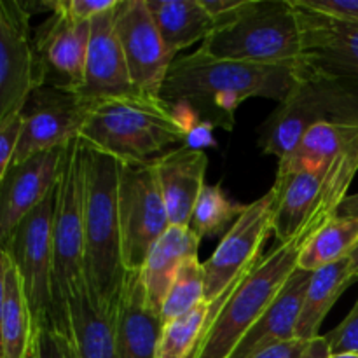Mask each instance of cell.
I'll return each mask as SVG.
<instances>
[{
  "instance_id": "cell-1",
  "label": "cell",
  "mask_w": 358,
  "mask_h": 358,
  "mask_svg": "<svg viewBox=\"0 0 358 358\" xmlns=\"http://www.w3.org/2000/svg\"><path fill=\"white\" fill-rule=\"evenodd\" d=\"M297 83V66L255 65L196 51L178 56L164 80L161 100L192 121L231 131L234 112L248 98L285 100Z\"/></svg>"
},
{
  "instance_id": "cell-2",
  "label": "cell",
  "mask_w": 358,
  "mask_h": 358,
  "mask_svg": "<svg viewBox=\"0 0 358 358\" xmlns=\"http://www.w3.org/2000/svg\"><path fill=\"white\" fill-rule=\"evenodd\" d=\"M345 201L341 196H329L306 226L285 243L276 241L266 257H261L240 276L219 299L213 301L212 322L198 358H227L248 329L275 303L299 264V255L310 238L338 212Z\"/></svg>"
},
{
  "instance_id": "cell-3",
  "label": "cell",
  "mask_w": 358,
  "mask_h": 358,
  "mask_svg": "<svg viewBox=\"0 0 358 358\" xmlns=\"http://www.w3.org/2000/svg\"><path fill=\"white\" fill-rule=\"evenodd\" d=\"M119 177L121 161L84 142V273L91 301L110 317H117L126 280Z\"/></svg>"
},
{
  "instance_id": "cell-4",
  "label": "cell",
  "mask_w": 358,
  "mask_h": 358,
  "mask_svg": "<svg viewBox=\"0 0 358 358\" xmlns=\"http://www.w3.org/2000/svg\"><path fill=\"white\" fill-rule=\"evenodd\" d=\"M189 135L170 105L140 94L96 103L80 131L84 142L124 164L150 163L171 145H187Z\"/></svg>"
},
{
  "instance_id": "cell-5",
  "label": "cell",
  "mask_w": 358,
  "mask_h": 358,
  "mask_svg": "<svg viewBox=\"0 0 358 358\" xmlns=\"http://www.w3.org/2000/svg\"><path fill=\"white\" fill-rule=\"evenodd\" d=\"M199 51L220 59L255 65L301 62L299 14L292 0H247L201 42Z\"/></svg>"
},
{
  "instance_id": "cell-6",
  "label": "cell",
  "mask_w": 358,
  "mask_h": 358,
  "mask_svg": "<svg viewBox=\"0 0 358 358\" xmlns=\"http://www.w3.org/2000/svg\"><path fill=\"white\" fill-rule=\"evenodd\" d=\"M320 122L358 126V79L297 72L289 96L262 122L259 147L282 159Z\"/></svg>"
},
{
  "instance_id": "cell-7",
  "label": "cell",
  "mask_w": 358,
  "mask_h": 358,
  "mask_svg": "<svg viewBox=\"0 0 358 358\" xmlns=\"http://www.w3.org/2000/svg\"><path fill=\"white\" fill-rule=\"evenodd\" d=\"M84 140L76 136L65 147L56 184L52 213V252H55V303L63 320L66 318V299L86 285L84 273Z\"/></svg>"
},
{
  "instance_id": "cell-8",
  "label": "cell",
  "mask_w": 358,
  "mask_h": 358,
  "mask_svg": "<svg viewBox=\"0 0 358 358\" xmlns=\"http://www.w3.org/2000/svg\"><path fill=\"white\" fill-rule=\"evenodd\" d=\"M119 220L126 273L140 271L150 248L171 226L152 161L121 163Z\"/></svg>"
},
{
  "instance_id": "cell-9",
  "label": "cell",
  "mask_w": 358,
  "mask_h": 358,
  "mask_svg": "<svg viewBox=\"0 0 358 358\" xmlns=\"http://www.w3.org/2000/svg\"><path fill=\"white\" fill-rule=\"evenodd\" d=\"M56 189L14 229L2 250L9 254L23 278L24 292L35 322L56 315L55 252H52V213ZM66 322V320H63Z\"/></svg>"
},
{
  "instance_id": "cell-10",
  "label": "cell",
  "mask_w": 358,
  "mask_h": 358,
  "mask_svg": "<svg viewBox=\"0 0 358 358\" xmlns=\"http://www.w3.org/2000/svg\"><path fill=\"white\" fill-rule=\"evenodd\" d=\"M94 103L83 100L77 93L38 86L21 110L20 142L13 163H21L35 154L66 147L70 140L80 136Z\"/></svg>"
},
{
  "instance_id": "cell-11",
  "label": "cell",
  "mask_w": 358,
  "mask_h": 358,
  "mask_svg": "<svg viewBox=\"0 0 358 358\" xmlns=\"http://www.w3.org/2000/svg\"><path fill=\"white\" fill-rule=\"evenodd\" d=\"M276 192L269 189L264 196L245 206L243 213L220 240L212 257L203 262L206 278V301H215L262 257V245L273 231Z\"/></svg>"
},
{
  "instance_id": "cell-12",
  "label": "cell",
  "mask_w": 358,
  "mask_h": 358,
  "mask_svg": "<svg viewBox=\"0 0 358 358\" xmlns=\"http://www.w3.org/2000/svg\"><path fill=\"white\" fill-rule=\"evenodd\" d=\"M38 86L30 10L20 0H0V121L21 114Z\"/></svg>"
},
{
  "instance_id": "cell-13",
  "label": "cell",
  "mask_w": 358,
  "mask_h": 358,
  "mask_svg": "<svg viewBox=\"0 0 358 358\" xmlns=\"http://www.w3.org/2000/svg\"><path fill=\"white\" fill-rule=\"evenodd\" d=\"M115 30L136 94L161 98L168 70L175 58L161 38L147 0H119L115 7Z\"/></svg>"
},
{
  "instance_id": "cell-14",
  "label": "cell",
  "mask_w": 358,
  "mask_h": 358,
  "mask_svg": "<svg viewBox=\"0 0 358 358\" xmlns=\"http://www.w3.org/2000/svg\"><path fill=\"white\" fill-rule=\"evenodd\" d=\"M91 21H77L59 13L34 35L41 86L79 93L84 83Z\"/></svg>"
},
{
  "instance_id": "cell-15",
  "label": "cell",
  "mask_w": 358,
  "mask_h": 358,
  "mask_svg": "<svg viewBox=\"0 0 358 358\" xmlns=\"http://www.w3.org/2000/svg\"><path fill=\"white\" fill-rule=\"evenodd\" d=\"M299 14L301 62L299 73L353 77L358 79V23L325 16L301 7Z\"/></svg>"
},
{
  "instance_id": "cell-16",
  "label": "cell",
  "mask_w": 358,
  "mask_h": 358,
  "mask_svg": "<svg viewBox=\"0 0 358 358\" xmlns=\"http://www.w3.org/2000/svg\"><path fill=\"white\" fill-rule=\"evenodd\" d=\"M65 147L35 154L10 164L0 177V243H6L21 220L56 189Z\"/></svg>"
},
{
  "instance_id": "cell-17",
  "label": "cell",
  "mask_w": 358,
  "mask_h": 358,
  "mask_svg": "<svg viewBox=\"0 0 358 358\" xmlns=\"http://www.w3.org/2000/svg\"><path fill=\"white\" fill-rule=\"evenodd\" d=\"M77 94L94 105L136 94L115 30V9L91 20L84 83Z\"/></svg>"
},
{
  "instance_id": "cell-18",
  "label": "cell",
  "mask_w": 358,
  "mask_h": 358,
  "mask_svg": "<svg viewBox=\"0 0 358 358\" xmlns=\"http://www.w3.org/2000/svg\"><path fill=\"white\" fill-rule=\"evenodd\" d=\"M171 226L189 227L192 210L205 187L208 156L203 149L182 145L152 161Z\"/></svg>"
},
{
  "instance_id": "cell-19",
  "label": "cell",
  "mask_w": 358,
  "mask_h": 358,
  "mask_svg": "<svg viewBox=\"0 0 358 358\" xmlns=\"http://www.w3.org/2000/svg\"><path fill=\"white\" fill-rule=\"evenodd\" d=\"M163 318L147 303L140 271L126 273L115 317L119 358H157Z\"/></svg>"
},
{
  "instance_id": "cell-20",
  "label": "cell",
  "mask_w": 358,
  "mask_h": 358,
  "mask_svg": "<svg viewBox=\"0 0 358 358\" xmlns=\"http://www.w3.org/2000/svg\"><path fill=\"white\" fill-rule=\"evenodd\" d=\"M310 278V271L297 268L282 292L278 294L275 303L248 329L247 334L241 338V341L227 358H250L262 350L297 339V322H299L301 308H303Z\"/></svg>"
},
{
  "instance_id": "cell-21",
  "label": "cell",
  "mask_w": 358,
  "mask_h": 358,
  "mask_svg": "<svg viewBox=\"0 0 358 358\" xmlns=\"http://www.w3.org/2000/svg\"><path fill=\"white\" fill-rule=\"evenodd\" d=\"M34 341V317L23 278L0 250V358H24Z\"/></svg>"
},
{
  "instance_id": "cell-22",
  "label": "cell",
  "mask_w": 358,
  "mask_h": 358,
  "mask_svg": "<svg viewBox=\"0 0 358 358\" xmlns=\"http://www.w3.org/2000/svg\"><path fill=\"white\" fill-rule=\"evenodd\" d=\"M199 243L201 238L192 233L189 227L170 226L150 248L140 269V276L145 289L147 303L159 315L178 268L185 259L198 255Z\"/></svg>"
},
{
  "instance_id": "cell-23",
  "label": "cell",
  "mask_w": 358,
  "mask_h": 358,
  "mask_svg": "<svg viewBox=\"0 0 358 358\" xmlns=\"http://www.w3.org/2000/svg\"><path fill=\"white\" fill-rule=\"evenodd\" d=\"M358 140V126L320 122L308 129L296 147L278 159L275 180L303 170L327 168Z\"/></svg>"
},
{
  "instance_id": "cell-24",
  "label": "cell",
  "mask_w": 358,
  "mask_h": 358,
  "mask_svg": "<svg viewBox=\"0 0 358 358\" xmlns=\"http://www.w3.org/2000/svg\"><path fill=\"white\" fill-rule=\"evenodd\" d=\"M65 308L79 358H119L115 317L94 306L87 287L76 290Z\"/></svg>"
},
{
  "instance_id": "cell-25",
  "label": "cell",
  "mask_w": 358,
  "mask_h": 358,
  "mask_svg": "<svg viewBox=\"0 0 358 358\" xmlns=\"http://www.w3.org/2000/svg\"><path fill=\"white\" fill-rule=\"evenodd\" d=\"M168 52L178 58L182 49L205 41L217 23L199 0H147Z\"/></svg>"
},
{
  "instance_id": "cell-26",
  "label": "cell",
  "mask_w": 358,
  "mask_h": 358,
  "mask_svg": "<svg viewBox=\"0 0 358 358\" xmlns=\"http://www.w3.org/2000/svg\"><path fill=\"white\" fill-rule=\"evenodd\" d=\"M355 282L358 280L352 275L350 257L311 273L303 308H301L299 322H297L296 338L304 339V341L320 338L322 322L325 320L341 294Z\"/></svg>"
},
{
  "instance_id": "cell-27",
  "label": "cell",
  "mask_w": 358,
  "mask_h": 358,
  "mask_svg": "<svg viewBox=\"0 0 358 358\" xmlns=\"http://www.w3.org/2000/svg\"><path fill=\"white\" fill-rule=\"evenodd\" d=\"M358 245V219L334 215L324 224L303 248L297 268L318 271L350 257Z\"/></svg>"
},
{
  "instance_id": "cell-28",
  "label": "cell",
  "mask_w": 358,
  "mask_h": 358,
  "mask_svg": "<svg viewBox=\"0 0 358 358\" xmlns=\"http://www.w3.org/2000/svg\"><path fill=\"white\" fill-rule=\"evenodd\" d=\"M245 206L247 205H240L229 199L219 184H206L192 210L189 229L198 234L201 240L217 238L220 234L224 236L243 213Z\"/></svg>"
},
{
  "instance_id": "cell-29",
  "label": "cell",
  "mask_w": 358,
  "mask_h": 358,
  "mask_svg": "<svg viewBox=\"0 0 358 358\" xmlns=\"http://www.w3.org/2000/svg\"><path fill=\"white\" fill-rule=\"evenodd\" d=\"M206 301V278L198 255L182 262L161 306L163 325L191 313Z\"/></svg>"
},
{
  "instance_id": "cell-30",
  "label": "cell",
  "mask_w": 358,
  "mask_h": 358,
  "mask_svg": "<svg viewBox=\"0 0 358 358\" xmlns=\"http://www.w3.org/2000/svg\"><path fill=\"white\" fill-rule=\"evenodd\" d=\"M213 301H205L191 313L163 325L157 358H185L208 327Z\"/></svg>"
},
{
  "instance_id": "cell-31",
  "label": "cell",
  "mask_w": 358,
  "mask_h": 358,
  "mask_svg": "<svg viewBox=\"0 0 358 358\" xmlns=\"http://www.w3.org/2000/svg\"><path fill=\"white\" fill-rule=\"evenodd\" d=\"M34 339L37 358H79L69 322L59 320L56 315L35 322Z\"/></svg>"
},
{
  "instance_id": "cell-32",
  "label": "cell",
  "mask_w": 358,
  "mask_h": 358,
  "mask_svg": "<svg viewBox=\"0 0 358 358\" xmlns=\"http://www.w3.org/2000/svg\"><path fill=\"white\" fill-rule=\"evenodd\" d=\"M329 345L324 336L311 341L304 339H292V341L280 343V345L266 348L257 355L250 358H329Z\"/></svg>"
},
{
  "instance_id": "cell-33",
  "label": "cell",
  "mask_w": 358,
  "mask_h": 358,
  "mask_svg": "<svg viewBox=\"0 0 358 358\" xmlns=\"http://www.w3.org/2000/svg\"><path fill=\"white\" fill-rule=\"evenodd\" d=\"M119 0H52L44 2L42 6L51 13L65 14L77 21H91L93 17L115 9Z\"/></svg>"
},
{
  "instance_id": "cell-34",
  "label": "cell",
  "mask_w": 358,
  "mask_h": 358,
  "mask_svg": "<svg viewBox=\"0 0 358 358\" xmlns=\"http://www.w3.org/2000/svg\"><path fill=\"white\" fill-rule=\"evenodd\" d=\"M331 355L339 353H358V299L348 317L336 329L324 336Z\"/></svg>"
},
{
  "instance_id": "cell-35",
  "label": "cell",
  "mask_w": 358,
  "mask_h": 358,
  "mask_svg": "<svg viewBox=\"0 0 358 358\" xmlns=\"http://www.w3.org/2000/svg\"><path fill=\"white\" fill-rule=\"evenodd\" d=\"M21 126H23L21 114L0 121V177L9 170L10 163H13L14 152H16L17 142H20Z\"/></svg>"
},
{
  "instance_id": "cell-36",
  "label": "cell",
  "mask_w": 358,
  "mask_h": 358,
  "mask_svg": "<svg viewBox=\"0 0 358 358\" xmlns=\"http://www.w3.org/2000/svg\"><path fill=\"white\" fill-rule=\"evenodd\" d=\"M296 2L313 13L358 23V0H296Z\"/></svg>"
},
{
  "instance_id": "cell-37",
  "label": "cell",
  "mask_w": 358,
  "mask_h": 358,
  "mask_svg": "<svg viewBox=\"0 0 358 358\" xmlns=\"http://www.w3.org/2000/svg\"><path fill=\"white\" fill-rule=\"evenodd\" d=\"M199 3L212 16V20L220 24L233 17L247 3V0H199Z\"/></svg>"
},
{
  "instance_id": "cell-38",
  "label": "cell",
  "mask_w": 358,
  "mask_h": 358,
  "mask_svg": "<svg viewBox=\"0 0 358 358\" xmlns=\"http://www.w3.org/2000/svg\"><path fill=\"white\" fill-rule=\"evenodd\" d=\"M338 217H346V219H358V192L357 194H348L345 198V201L339 205Z\"/></svg>"
},
{
  "instance_id": "cell-39",
  "label": "cell",
  "mask_w": 358,
  "mask_h": 358,
  "mask_svg": "<svg viewBox=\"0 0 358 358\" xmlns=\"http://www.w3.org/2000/svg\"><path fill=\"white\" fill-rule=\"evenodd\" d=\"M350 269H352V275L358 280V245L350 254Z\"/></svg>"
},
{
  "instance_id": "cell-40",
  "label": "cell",
  "mask_w": 358,
  "mask_h": 358,
  "mask_svg": "<svg viewBox=\"0 0 358 358\" xmlns=\"http://www.w3.org/2000/svg\"><path fill=\"white\" fill-rule=\"evenodd\" d=\"M212 315H213V308H212ZM210 322H212V317H210ZM210 322H208V325H210ZM206 331H208V327H206ZM206 331H205V334H203V338L199 339V341H198V345H196L194 348H192L191 352H189V355L185 357V358H198L199 352H201V346H203V343H205V338H206Z\"/></svg>"
},
{
  "instance_id": "cell-41",
  "label": "cell",
  "mask_w": 358,
  "mask_h": 358,
  "mask_svg": "<svg viewBox=\"0 0 358 358\" xmlns=\"http://www.w3.org/2000/svg\"><path fill=\"white\" fill-rule=\"evenodd\" d=\"M329 358H358V353H339V355H331Z\"/></svg>"
},
{
  "instance_id": "cell-42",
  "label": "cell",
  "mask_w": 358,
  "mask_h": 358,
  "mask_svg": "<svg viewBox=\"0 0 358 358\" xmlns=\"http://www.w3.org/2000/svg\"><path fill=\"white\" fill-rule=\"evenodd\" d=\"M24 358H37V352H35V339H34V341H31L30 350H28L27 357H24Z\"/></svg>"
}]
</instances>
